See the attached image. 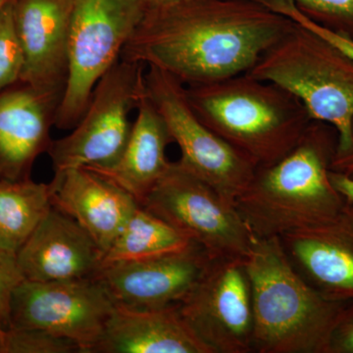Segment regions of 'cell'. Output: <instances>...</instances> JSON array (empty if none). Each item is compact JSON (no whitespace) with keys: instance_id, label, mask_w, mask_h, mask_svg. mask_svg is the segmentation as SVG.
Segmentation results:
<instances>
[{"instance_id":"obj_1","label":"cell","mask_w":353,"mask_h":353,"mask_svg":"<svg viewBox=\"0 0 353 353\" xmlns=\"http://www.w3.org/2000/svg\"><path fill=\"white\" fill-rule=\"evenodd\" d=\"M294 25L259 0H183L148 9L121 58L208 85L248 73Z\"/></svg>"},{"instance_id":"obj_2","label":"cell","mask_w":353,"mask_h":353,"mask_svg":"<svg viewBox=\"0 0 353 353\" xmlns=\"http://www.w3.org/2000/svg\"><path fill=\"white\" fill-rule=\"evenodd\" d=\"M338 145L332 125L312 120L301 141L276 163L256 169L234 208L257 239L331 220L345 206L330 180Z\"/></svg>"},{"instance_id":"obj_3","label":"cell","mask_w":353,"mask_h":353,"mask_svg":"<svg viewBox=\"0 0 353 353\" xmlns=\"http://www.w3.org/2000/svg\"><path fill=\"white\" fill-rule=\"evenodd\" d=\"M243 262L252 287L253 352L328 353L347 303L311 287L290 263L280 236L255 238Z\"/></svg>"},{"instance_id":"obj_4","label":"cell","mask_w":353,"mask_h":353,"mask_svg":"<svg viewBox=\"0 0 353 353\" xmlns=\"http://www.w3.org/2000/svg\"><path fill=\"white\" fill-rule=\"evenodd\" d=\"M187 92L199 117L256 169L284 157L312 122L296 95L246 73Z\"/></svg>"},{"instance_id":"obj_5","label":"cell","mask_w":353,"mask_h":353,"mask_svg":"<svg viewBox=\"0 0 353 353\" xmlns=\"http://www.w3.org/2000/svg\"><path fill=\"white\" fill-rule=\"evenodd\" d=\"M248 75L277 83L296 95L311 119L338 132L331 170L353 164V59L326 39L294 23Z\"/></svg>"},{"instance_id":"obj_6","label":"cell","mask_w":353,"mask_h":353,"mask_svg":"<svg viewBox=\"0 0 353 353\" xmlns=\"http://www.w3.org/2000/svg\"><path fill=\"white\" fill-rule=\"evenodd\" d=\"M146 10L143 0H74L68 77L55 116L57 129L76 126L95 85L119 61Z\"/></svg>"},{"instance_id":"obj_7","label":"cell","mask_w":353,"mask_h":353,"mask_svg":"<svg viewBox=\"0 0 353 353\" xmlns=\"http://www.w3.org/2000/svg\"><path fill=\"white\" fill-rule=\"evenodd\" d=\"M145 87L180 148L178 163L234 204L252 182L256 167L199 117L187 87L175 77L157 67H145Z\"/></svg>"},{"instance_id":"obj_8","label":"cell","mask_w":353,"mask_h":353,"mask_svg":"<svg viewBox=\"0 0 353 353\" xmlns=\"http://www.w3.org/2000/svg\"><path fill=\"white\" fill-rule=\"evenodd\" d=\"M145 66L121 58L97 83L87 108L71 132L51 143L54 174L75 168H104L126 145L145 81Z\"/></svg>"},{"instance_id":"obj_9","label":"cell","mask_w":353,"mask_h":353,"mask_svg":"<svg viewBox=\"0 0 353 353\" xmlns=\"http://www.w3.org/2000/svg\"><path fill=\"white\" fill-rule=\"evenodd\" d=\"M141 205L201 245L212 259L245 260L255 240L234 204L178 161L171 162Z\"/></svg>"},{"instance_id":"obj_10","label":"cell","mask_w":353,"mask_h":353,"mask_svg":"<svg viewBox=\"0 0 353 353\" xmlns=\"http://www.w3.org/2000/svg\"><path fill=\"white\" fill-rule=\"evenodd\" d=\"M115 305L94 277L50 282L25 279L11 297L8 328L44 330L75 341L81 353H92Z\"/></svg>"},{"instance_id":"obj_11","label":"cell","mask_w":353,"mask_h":353,"mask_svg":"<svg viewBox=\"0 0 353 353\" xmlns=\"http://www.w3.org/2000/svg\"><path fill=\"white\" fill-rule=\"evenodd\" d=\"M179 309L213 353L253 352L252 287L243 259H211Z\"/></svg>"},{"instance_id":"obj_12","label":"cell","mask_w":353,"mask_h":353,"mask_svg":"<svg viewBox=\"0 0 353 353\" xmlns=\"http://www.w3.org/2000/svg\"><path fill=\"white\" fill-rule=\"evenodd\" d=\"M211 259L201 245L192 243L185 250L152 259L106 265L94 277L118 305L166 307L185 299Z\"/></svg>"},{"instance_id":"obj_13","label":"cell","mask_w":353,"mask_h":353,"mask_svg":"<svg viewBox=\"0 0 353 353\" xmlns=\"http://www.w3.org/2000/svg\"><path fill=\"white\" fill-rule=\"evenodd\" d=\"M290 263L330 301H353V202L331 220L280 236Z\"/></svg>"},{"instance_id":"obj_14","label":"cell","mask_w":353,"mask_h":353,"mask_svg":"<svg viewBox=\"0 0 353 353\" xmlns=\"http://www.w3.org/2000/svg\"><path fill=\"white\" fill-rule=\"evenodd\" d=\"M74 0H14L23 54L21 81L61 101L68 77L70 25Z\"/></svg>"},{"instance_id":"obj_15","label":"cell","mask_w":353,"mask_h":353,"mask_svg":"<svg viewBox=\"0 0 353 353\" xmlns=\"http://www.w3.org/2000/svg\"><path fill=\"white\" fill-rule=\"evenodd\" d=\"M59 103L22 81L0 92V181L31 178L37 158L50 150Z\"/></svg>"},{"instance_id":"obj_16","label":"cell","mask_w":353,"mask_h":353,"mask_svg":"<svg viewBox=\"0 0 353 353\" xmlns=\"http://www.w3.org/2000/svg\"><path fill=\"white\" fill-rule=\"evenodd\" d=\"M17 259L26 280L50 282L94 277L101 252L78 222L52 206Z\"/></svg>"},{"instance_id":"obj_17","label":"cell","mask_w":353,"mask_h":353,"mask_svg":"<svg viewBox=\"0 0 353 353\" xmlns=\"http://www.w3.org/2000/svg\"><path fill=\"white\" fill-rule=\"evenodd\" d=\"M52 206L73 218L101 250H108L139 202L126 190L87 168L54 174Z\"/></svg>"},{"instance_id":"obj_18","label":"cell","mask_w":353,"mask_h":353,"mask_svg":"<svg viewBox=\"0 0 353 353\" xmlns=\"http://www.w3.org/2000/svg\"><path fill=\"white\" fill-rule=\"evenodd\" d=\"M92 353H213L188 326L179 304L139 309L116 304Z\"/></svg>"},{"instance_id":"obj_19","label":"cell","mask_w":353,"mask_h":353,"mask_svg":"<svg viewBox=\"0 0 353 353\" xmlns=\"http://www.w3.org/2000/svg\"><path fill=\"white\" fill-rule=\"evenodd\" d=\"M136 119L117 161L104 168H87L131 194L139 205L170 167L167 148L173 143L161 114L145 92V81L136 108Z\"/></svg>"},{"instance_id":"obj_20","label":"cell","mask_w":353,"mask_h":353,"mask_svg":"<svg viewBox=\"0 0 353 353\" xmlns=\"http://www.w3.org/2000/svg\"><path fill=\"white\" fill-rule=\"evenodd\" d=\"M54 183L0 181V246L18 253L52 208Z\"/></svg>"},{"instance_id":"obj_21","label":"cell","mask_w":353,"mask_h":353,"mask_svg":"<svg viewBox=\"0 0 353 353\" xmlns=\"http://www.w3.org/2000/svg\"><path fill=\"white\" fill-rule=\"evenodd\" d=\"M192 243L194 241L161 218L139 205L102 255L99 268L117 262L152 259L179 252Z\"/></svg>"},{"instance_id":"obj_22","label":"cell","mask_w":353,"mask_h":353,"mask_svg":"<svg viewBox=\"0 0 353 353\" xmlns=\"http://www.w3.org/2000/svg\"><path fill=\"white\" fill-rule=\"evenodd\" d=\"M81 353L75 341L34 328L1 330L0 353Z\"/></svg>"},{"instance_id":"obj_23","label":"cell","mask_w":353,"mask_h":353,"mask_svg":"<svg viewBox=\"0 0 353 353\" xmlns=\"http://www.w3.org/2000/svg\"><path fill=\"white\" fill-rule=\"evenodd\" d=\"M14 0L0 10V92L19 82L24 70V54L13 14Z\"/></svg>"},{"instance_id":"obj_24","label":"cell","mask_w":353,"mask_h":353,"mask_svg":"<svg viewBox=\"0 0 353 353\" xmlns=\"http://www.w3.org/2000/svg\"><path fill=\"white\" fill-rule=\"evenodd\" d=\"M315 23L353 39V0H292Z\"/></svg>"},{"instance_id":"obj_25","label":"cell","mask_w":353,"mask_h":353,"mask_svg":"<svg viewBox=\"0 0 353 353\" xmlns=\"http://www.w3.org/2000/svg\"><path fill=\"white\" fill-rule=\"evenodd\" d=\"M265 6L268 7L272 11L285 16L289 19L294 21L296 24L303 26L309 31L315 32L318 36L326 39L327 41L334 44L336 48L343 51L353 59V39L347 36L339 34V32L331 31L322 27L314 21L309 19L307 16L304 15L296 6L292 0H259Z\"/></svg>"},{"instance_id":"obj_26","label":"cell","mask_w":353,"mask_h":353,"mask_svg":"<svg viewBox=\"0 0 353 353\" xmlns=\"http://www.w3.org/2000/svg\"><path fill=\"white\" fill-rule=\"evenodd\" d=\"M23 280L17 253L0 246V329L8 328L11 297Z\"/></svg>"},{"instance_id":"obj_27","label":"cell","mask_w":353,"mask_h":353,"mask_svg":"<svg viewBox=\"0 0 353 353\" xmlns=\"http://www.w3.org/2000/svg\"><path fill=\"white\" fill-rule=\"evenodd\" d=\"M328 353H353V301L343 306L330 339Z\"/></svg>"},{"instance_id":"obj_28","label":"cell","mask_w":353,"mask_h":353,"mask_svg":"<svg viewBox=\"0 0 353 353\" xmlns=\"http://www.w3.org/2000/svg\"><path fill=\"white\" fill-rule=\"evenodd\" d=\"M330 180L334 189L345 197V201L353 202V179L341 172L330 171Z\"/></svg>"},{"instance_id":"obj_29","label":"cell","mask_w":353,"mask_h":353,"mask_svg":"<svg viewBox=\"0 0 353 353\" xmlns=\"http://www.w3.org/2000/svg\"><path fill=\"white\" fill-rule=\"evenodd\" d=\"M143 1H145L146 8L153 9L173 6V4L178 3V2L183 1V0H143Z\"/></svg>"},{"instance_id":"obj_30","label":"cell","mask_w":353,"mask_h":353,"mask_svg":"<svg viewBox=\"0 0 353 353\" xmlns=\"http://www.w3.org/2000/svg\"><path fill=\"white\" fill-rule=\"evenodd\" d=\"M341 173L345 174V175L350 176V178L353 179V164L350 165L347 167Z\"/></svg>"},{"instance_id":"obj_31","label":"cell","mask_w":353,"mask_h":353,"mask_svg":"<svg viewBox=\"0 0 353 353\" xmlns=\"http://www.w3.org/2000/svg\"><path fill=\"white\" fill-rule=\"evenodd\" d=\"M9 0H0V10H1L2 8H3V6H6L7 2H8Z\"/></svg>"},{"instance_id":"obj_32","label":"cell","mask_w":353,"mask_h":353,"mask_svg":"<svg viewBox=\"0 0 353 353\" xmlns=\"http://www.w3.org/2000/svg\"><path fill=\"white\" fill-rule=\"evenodd\" d=\"M1 330H2V329H0V334H1Z\"/></svg>"}]
</instances>
